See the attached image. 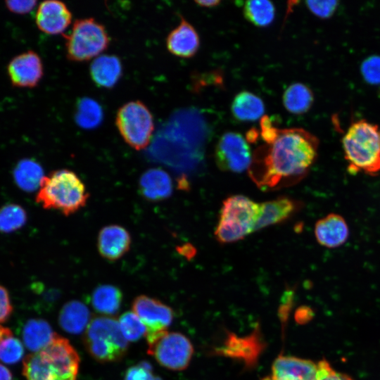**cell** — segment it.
<instances>
[{
    "mask_svg": "<svg viewBox=\"0 0 380 380\" xmlns=\"http://www.w3.org/2000/svg\"><path fill=\"white\" fill-rule=\"evenodd\" d=\"M318 139L302 128L279 129L276 139L256 148L248 168L251 179L263 191L292 186L315 163Z\"/></svg>",
    "mask_w": 380,
    "mask_h": 380,
    "instance_id": "6da1fadb",
    "label": "cell"
},
{
    "mask_svg": "<svg viewBox=\"0 0 380 380\" xmlns=\"http://www.w3.org/2000/svg\"><path fill=\"white\" fill-rule=\"evenodd\" d=\"M89 198V194L80 177L70 170L61 169L44 177L36 201L45 209L69 216L84 207Z\"/></svg>",
    "mask_w": 380,
    "mask_h": 380,
    "instance_id": "7a4b0ae2",
    "label": "cell"
},
{
    "mask_svg": "<svg viewBox=\"0 0 380 380\" xmlns=\"http://www.w3.org/2000/svg\"><path fill=\"white\" fill-rule=\"evenodd\" d=\"M344 158L350 174L375 175L380 172L378 127L365 120L350 125L342 139Z\"/></svg>",
    "mask_w": 380,
    "mask_h": 380,
    "instance_id": "3957f363",
    "label": "cell"
},
{
    "mask_svg": "<svg viewBox=\"0 0 380 380\" xmlns=\"http://www.w3.org/2000/svg\"><path fill=\"white\" fill-rule=\"evenodd\" d=\"M83 342L87 352L100 362L119 361L128 348L118 320L109 316L92 318L84 331Z\"/></svg>",
    "mask_w": 380,
    "mask_h": 380,
    "instance_id": "277c9868",
    "label": "cell"
},
{
    "mask_svg": "<svg viewBox=\"0 0 380 380\" xmlns=\"http://www.w3.org/2000/svg\"><path fill=\"white\" fill-rule=\"evenodd\" d=\"M260 203L242 196L234 195L223 201L215 231L217 241L236 242L255 231Z\"/></svg>",
    "mask_w": 380,
    "mask_h": 380,
    "instance_id": "5b68a950",
    "label": "cell"
},
{
    "mask_svg": "<svg viewBox=\"0 0 380 380\" xmlns=\"http://www.w3.org/2000/svg\"><path fill=\"white\" fill-rule=\"evenodd\" d=\"M65 39L69 61L84 62L96 58L107 49L110 39L105 27L93 18L75 21Z\"/></svg>",
    "mask_w": 380,
    "mask_h": 380,
    "instance_id": "8992f818",
    "label": "cell"
},
{
    "mask_svg": "<svg viewBox=\"0 0 380 380\" xmlns=\"http://www.w3.org/2000/svg\"><path fill=\"white\" fill-rule=\"evenodd\" d=\"M115 125L123 140L132 148L141 150L150 143L154 130L153 115L140 101H132L118 110Z\"/></svg>",
    "mask_w": 380,
    "mask_h": 380,
    "instance_id": "52a82bcc",
    "label": "cell"
},
{
    "mask_svg": "<svg viewBox=\"0 0 380 380\" xmlns=\"http://www.w3.org/2000/svg\"><path fill=\"white\" fill-rule=\"evenodd\" d=\"M147 343L148 353L161 366L170 370L185 369L194 354L191 342L179 332L167 331Z\"/></svg>",
    "mask_w": 380,
    "mask_h": 380,
    "instance_id": "ba28073f",
    "label": "cell"
},
{
    "mask_svg": "<svg viewBox=\"0 0 380 380\" xmlns=\"http://www.w3.org/2000/svg\"><path fill=\"white\" fill-rule=\"evenodd\" d=\"M252 153L247 141L235 132H227L219 139L215 150L217 167L223 171L239 173L248 169Z\"/></svg>",
    "mask_w": 380,
    "mask_h": 380,
    "instance_id": "9c48e42d",
    "label": "cell"
},
{
    "mask_svg": "<svg viewBox=\"0 0 380 380\" xmlns=\"http://www.w3.org/2000/svg\"><path fill=\"white\" fill-rule=\"evenodd\" d=\"M38 353L58 378L77 380L80 357L68 339L56 333L50 343Z\"/></svg>",
    "mask_w": 380,
    "mask_h": 380,
    "instance_id": "30bf717a",
    "label": "cell"
},
{
    "mask_svg": "<svg viewBox=\"0 0 380 380\" xmlns=\"http://www.w3.org/2000/svg\"><path fill=\"white\" fill-rule=\"evenodd\" d=\"M132 308L146 327V341L167 331L173 319L174 314L171 308L145 295L135 298Z\"/></svg>",
    "mask_w": 380,
    "mask_h": 380,
    "instance_id": "8fae6325",
    "label": "cell"
},
{
    "mask_svg": "<svg viewBox=\"0 0 380 380\" xmlns=\"http://www.w3.org/2000/svg\"><path fill=\"white\" fill-rule=\"evenodd\" d=\"M8 73L13 86L22 88L36 87L44 74L39 56L28 51L14 57L8 65Z\"/></svg>",
    "mask_w": 380,
    "mask_h": 380,
    "instance_id": "7c38bea8",
    "label": "cell"
},
{
    "mask_svg": "<svg viewBox=\"0 0 380 380\" xmlns=\"http://www.w3.org/2000/svg\"><path fill=\"white\" fill-rule=\"evenodd\" d=\"M35 19L42 32L52 35L64 34L72 23V13L62 1H44L38 6Z\"/></svg>",
    "mask_w": 380,
    "mask_h": 380,
    "instance_id": "4fadbf2b",
    "label": "cell"
},
{
    "mask_svg": "<svg viewBox=\"0 0 380 380\" xmlns=\"http://www.w3.org/2000/svg\"><path fill=\"white\" fill-rule=\"evenodd\" d=\"M318 367V362L280 355L272 364L270 380H315Z\"/></svg>",
    "mask_w": 380,
    "mask_h": 380,
    "instance_id": "5bb4252c",
    "label": "cell"
},
{
    "mask_svg": "<svg viewBox=\"0 0 380 380\" xmlns=\"http://www.w3.org/2000/svg\"><path fill=\"white\" fill-rule=\"evenodd\" d=\"M131 243L129 232L118 224L103 227L97 238L99 253L108 261H115L122 258L129 251Z\"/></svg>",
    "mask_w": 380,
    "mask_h": 380,
    "instance_id": "9a60e30c",
    "label": "cell"
},
{
    "mask_svg": "<svg viewBox=\"0 0 380 380\" xmlns=\"http://www.w3.org/2000/svg\"><path fill=\"white\" fill-rule=\"evenodd\" d=\"M301 202L290 197L281 196L260 203V210L255 231L281 223L301 208Z\"/></svg>",
    "mask_w": 380,
    "mask_h": 380,
    "instance_id": "2e32d148",
    "label": "cell"
},
{
    "mask_svg": "<svg viewBox=\"0 0 380 380\" xmlns=\"http://www.w3.org/2000/svg\"><path fill=\"white\" fill-rule=\"evenodd\" d=\"M166 46L172 55L189 58L194 56L200 46V39L196 29L183 17L179 24L166 38Z\"/></svg>",
    "mask_w": 380,
    "mask_h": 380,
    "instance_id": "e0dca14e",
    "label": "cell"
},
{
    "mask_svg": "<svg viewBox=\"0 0 380 380\" xmlns=\"http://www.w3.org/2000/svg\"><path fill=\"white\" fill-rule=\"evenodd\" d=\"M315 236L322 246L334 248L342 246L348 240L349 228L341 215L330 213L317 220L315 226Z\"/></svg>",
    "mask_w": 380,
    "mask_h": 380,
    "instance_id": "ac0fdd59",
    "label": "cell"
},
{
    "mask_svg": "<svg viewBox=\"0 0 380 380\" xmlns=\"http://www.w3.org/2000/svg\"><path fill=\"white\" fill-rule=\"evenodd\" d=\"M139 189L148 201L158 202L170 197L172 192V182L167 172L160 168H151L140 177Z\"/></svg>",
    "mask_w": 380,
    "mask_h": 380,
    "instance_id": "d6986e66",
    "label": "cell"
},
{
    "mask_svg": "<svg viewBox=\"0 0 380 380\" xmlns=\"http://www.w3.org/2000/svg\"><path fill=\"white\" fill-rule=\"evenodd\" d=\"M90 75L93 82L103 88H112L122 74V66L118 57L113 55H100L90 65Z\"/></svg>",
    "mask_w": 380,
    "mask_h": 380,
    "instance_id": "ffe728a7",
    "label": "cell"
},
{
    "mask_svg": "<svg viewBox=\"0 0 380 380\" xmlns=\"http://www.w3.org/2000/svg\"><path fill=\"white\" fill-rule=\"evenodd\" d=\"M90 312L87 307L78 300L66 303L59 312L61 327L70 334H80L87 327L90 322Z\"/></svg>",
    "mask_w": 380,
    "mask_h": 380,
    "instance_id": "44dd1931",
    "label": "cell"
},
{
    "mask_svg": "<svg viewBox=\"0 0 380 380\" xmlns=\"http://www.w3.org/2000/svg\"><path fill=\"white\" fill-rule=\"evenodd\" d=\"M55 334L46 321L31 319L23 327L22 337L26 348L32 353H37L50 343Z\"/></svg>",
    "mask_w": 380,
    "mask_h": 380,
    "instance_id": "7402d4cb",
    "label": "cell"
},
{
    "mask_svg": "<svg viewBox=\"0 0 380 380\" xmlns=\"http://www.w3.org/2000/svg\"><path fill=\"white\" fill-rule=\"evenodd\" d=\"M231 111L234 118L239 121H255L263 115L265 105L257 95L248 91H242L234 98Z\"/></svg>",
    "mask_w": 380,
    "mask_h": 380,
    "instance_id": "603a6c76",
    "label": "cell"
},
{
    "mask_svg": "<svg viewBox=\"0 0 380 380\" xmlns=\"http://www.w3.org/2000/svg\"><path fill=\"white\" fill-rule=\"evenodd\" d=\"M93 308L103 316L111 317L120 310L122 293L119 288L110 284L97 286L91 295Z\"/></svg>",
    "mask_w": 380,
    "mask_h": 380,
    "instance_id": "cb8c5ba5",
    "label": "cell"
},
{
    "mask_svg": "<svg viewBox=\"0 0 380 380\" xmlns=\"http://www.w3.org/2000/svg\"><path fill=\"white\" fill-rule=\"evenodd\" d=\"M284 108L291 113L303 114L311 108L314 96L312 90L303 83H293L285 90L282 97Z\"/></svg>",
    "mask_w": 380,
    "mask_h": 380,
    "instance_id": "d4e9b609",
    "label": "cell"
},
{
    "mask_svg": "<svg viewBox=\"0 0 380 380\" xmlns=\"http://www.w3.org/2000/svg\"><path fill=\"white\" fill-rule=\"evenodd\" d=\"M44 177L42 167L32 159L21 160L14 170L16 184L25 191L39 189Z\"/></svg>",
    "mask_w": 380,
    "mask_h": 380,
    "instance_id": "484cf974",
    "label": "cell"
},
{
    "mask_svg": "<svg viewBox=\"0 0 380 380\" xmlns=\"http://www.w3.org/2000/svg\"><path fill=\"white\" fill-rule=\"evenodd\" d=\"M243 13L247 20L257 27H267L274 19L275 8L267 0H253L244 2Z\"/></svg>",
    "mask_w": 380,
    "mask_h": 380,
    "instance_id": "4316f807",
    "label": "cell"
},
{
    "mask_svg": "<svg viewBox=\"0 0 380 380\" xmlns=\"http://www.w3.org/2000/svg\"><path fill=\"white\" fill-rule=\"evenodd\" d=\"M103 112L99 104L89 98L82 99L76 113L77 123L86 129L94 128L101 122Z\"/></svg>",
    "mask_w": 380,
    "mask_h": 380,
    "instance_id": "83f0119b",
    "label": "cell"
},
{
    "mask_svg": "<svg viewBox=\"0 0 380 380\" xmlns=\"http://www.w3.org/2000/svg\"><path fill=\"white\" fill-rule=\"evenodd\" d=\"M26 220L25 210L17 204H7L0 208V232L15 231L22 227Z\"/></svg>",
    "mask_w": 380,
    "mask_h": 380,
    "instance_id": "f1b7e54d",
    "label": "cell"
},
{
    "mask_svg": "<svg viewBox=\"0 0 380 380\" xmlns=\"http://www.w3.org/2000/svg\"><path fill=\"white\" fill-rule=\"evenodd\" d=\"M121 332L127 341H137L146 335V329L134 312H126L119 318Z\"/></svg>",
    "mask_w": 380,
    "mask_h": 380,
    "instance_id": "f546056e",
    "label": "cell"
},
{
    "mask_svg": "<svg viewBox=\"0 0 380 380\" xmlns=\"http://www.w3.org/2000/svg\"><path fill=\"white\" fill-rule=\"evenodd\" d=\"M24 355V347L21 341L8 336L0 343V360L6 364H15L19 362Z\"/></svg>",
    "mask_w": 380,
    "mask_h": 380,
    "instance_id": "4dcf8cb0",
    "label": "cell"
},
{
    "mask_svg": "<svg viewBox=\"0 0 380 380\" xmlns=\"http://www.w3.org/2000/svg\"><path fill=\"white\" fill-rule=\"evenodd\" d=\"M361 72L367 83L380 84V56H372L367 58L361 65Z\"/></svg>",
    "mask_w": 380,
    "mask_h": 380,
    "instance_id": "1f68e13d",
    "label": "cell"
},
{
    "mask_svg": "<svg viewBox=\"0 0 380 380\" xmlns=\"http://www.w3.org/2000/svg\"><path fill=\"white\" fill-rule=\"evenodd\" d=\"M308 9L315 15L326 18L334 13L338 1H308L305 2Z\"/></svg>",
    "mask_w": 380,
    "mask_h": 380,
    "instance_id": "d6a6232c",
    "label": "cell"
},
{
    "mask_svg": "<svg viewBox=\"0 0 380 380\" xmlns=\"http://www.w3.org/2000/svg\"><path fill=\"white\" fill-rule=\"evenodd\" d=\"M318 372L315 380H354L350 376L335 370L326 360L318 361Z\"/></svg>",
    "mask_w": 380,
    "mask_h": 380,
    "instance_id": "836d02e7",
    "label": "cell"
},
{
    "mask_svg": "<svg viewBox=\"0 0 380 380\" xmlns=\"http://www.w3.org/2000/svg\"><path fill=\"white\" fill-rule=\"evenodd\" d=\"M151 365L146 362H141L137 365L129 367L124 380H156Z\"/></svg>",
    "mask_w": 380,
    "mask_h": 380,
    "instance_id": "e575fe53",
    "label": "cell"
},
{
    "mask_svg": "<svg viewBox=\"0 0 380 380\" xmlns=\"http://www.w3.org/2000/svg\"><path fill=\"white\" fill-rule=\"evenodd\" d=\"M13 307L8 291L0 284V323L6 322L11 316Z\"/></svg>",
    "mask_w": 380,
    "mask_h": 380,
    "instance_id": "d590c367",
    "label": "cell"
},
{
    "mask_svg": "<svg viewBox=\"0 0 380 380\" xmlns=\"http://www.w3.org/2000/svg\"><path fill=\"white\" fill-rule=\"evenodd\" d=\"M37 4L36 1H6L8 9L15 13L25 14L31 11Z\"/></svg>",
    "mask_w": 380,
    "mask_h": 380,
    "instance_id": "8d00e7d4",
    "label": "cell"
},
{
    "mask_svg": "<svg viewBox=\"0 0 380 380\" xmlns=\"http://www.w3.org/2000/svg\"><path fill=\"white\" fill-rule=\"evenodd\" d=\"M195 3L197 4L199 6L205 8H213L218 6L220 3L219 0H199L195 1Z\"/></svg>",
    "mask_w": 380,
    "mask_h": 380,
    "instance_id": "74e56055",
    "label": "cell"
},
{
    "mask_svg": "<svg viewBox=\"0 0 380 380\" xmlns=\"http://www.w3.org/2000/svg\"><path fill=\"white\" fill-rule=\"evenodd\" d=\"M0 380H13L10 370L0 363Z\"/></svg>",
    "mask_w": 380,
    "mask_h": 380,
    "instance_id": "f35d334b",
    "label": "cell"
},
{
    "mask_svg": "<svg viewBox=\"0 0 380 380\" xmlns=\"http://www.w3.org/2000/svg\"><path fill=\"white\" fill-rule=\"evenodd\" d=\"M259 134L257 129H251L247 132L246 138L251 143H254L258 138Z\"/></svg>",
    "mask_w": 380,
    "mask_h": 380,
    "instance_id": "ab89813d",
    "label": "cell"
},
{
    "mask_svg": "<svg viewBox=\"0 0 380 380\" xmlns=\"http://www.w3.org/2000/svg\"><path fill=\"white\" fill-rule=\"evenodd\" d=\"M12 336L11 331L9 329L6 327H4L0 324V343L5 338L8 336Z\"/></svg>",
    "mask_w": 380,
    "mask_h": 380,
    "instance_id": "60d3db41",
    "label": "cell"
},
{
    "mask_svg": "<svg viewBox=\"0 0 380 380\" xmlns=\"http://www.w3.org/2000/svg\"><path fill=\"white\" fill-rule=\"evenodd\" d=\"M52 380H61V379H52Z\"/></svg>",
    "mask_w": 380,
    "mask_h": 380,
    "instance_id": "b9f144b4",
    "label": "cell"
},
{
    "mask_svg": "<svg viewBox=\"0 0 380 380\" xmlns=\"http://www.w3.org/2000/svg\"><path fill=\"white\" fill-rule=\"evenodd\" d=\"M379 136H380V131H379Z\"/></svg>",
    "mask_w": 380,
    "mask_h": 380,
    "instance_id": "7bdbcfd3",
    "label": "cell"
}]
</instances>
